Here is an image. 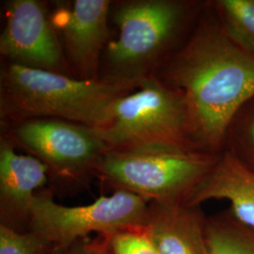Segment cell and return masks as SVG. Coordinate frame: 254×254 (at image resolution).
I'll use <instances>...</instances> for the list:
<instances>
[{
	"instance_id": "obj_11",
	"label": "cell",
	"mask_w": 254,
	"mask_h": 254,
	"mask_svg": "<svg viewBox=\"0 0 254 254\" xmlns=\"http://www.w3.org/2000/svg\"><path fill=\"white\" fill-rule=\"evenodd\" d=\"M49 170L33 155L18 154L7 137L0 144L1 224L17 230L27 224L37 192L45 187Z\"/></svg>"
},
{
	"instance_id": "obj_13",
	"label": "cell",
	"mask_w": 254,
	"mask_h": 254,
	"mask_svg": "<svg viewBox=\"0 0 254 254\" xmlns=\"http://www.w3.org/2000/svg\"><path fill=\"white\" fill-rule=\"evenodd\" d=\"M206 237L210 254H254V230L239 222L229 209L209 216Z\"/></svg>"
},
{
	"instance_id": "obj_7",
	"label": "cell",
	"mask_w": 254,
	"mask_h": 254,
	"mask_svg": "<svg viewBox=\"0 0 254 254\" xmlns=\"http://www.w3.org/2000/svg\"><path fill=\"white\" fill-rule=\"evenodd\" d=\"M10 137L61 180H79L93 174L98 159L108 150L94 127L59 119L17 122Z\"/></svg>"
},
{
	"instance_id": "obj_4",
	"label": "cell",
	"mask_w": 254,
	"mask_h": 254,
	"mask_svg": "<svg viewBox=\"0 0 254 254\" xmlns=\"http://www.w3.org/2000/svg\"><path fill=\"white\" fill-rule=\"evenodd\" d=\"M219 155L166 146L110 149L101 155L93 174L115 190L148 202H187Z\"/></svg>"
},
{
	"instance_id": "obj_15",
	"label": "cell",
	"mask_w": 254,
	"mask_h": 254,
	"mask_svg": "<svg viewBox=\"0 0 254 254\" xmlns=\"http://www.w3.org/2000/svg\"><path fill=\"white\" fill-rule=\"evenodd\" d=\"M223 152L254 171V96L233 115L228 124Z\"/></svg>"
},
{
	"instance_id": "obj_14",
	"label": "cell",
	"mask_w": 254,
	"mask_h": 254,
	"mask_svg": "<svg viewBox=\"0 0 254 254\" xmlns=\"http://www.w3.org/2000/svg\"><path fill=\"white\" fill-rule=\"evenodd\" d=\"M209 4L229 38L254 55V0H211Z\"/></svg>"
},
{
	"instance_id": "obj_16",
	"label": "cell",
	"mask_w": 254,
	"mask_h": 254,
	"mask_svg": "<svg viewBox=\"0 0 254 254\" xmlns=\"http://www.w3.org/2000/svg\"><path fill=\"white\" fill-rule=\"evenodd\" d=\"M49 244L36 234L0 224V254H44Z\"/></svg>"
},
{
	"instance_id": "obj_5",
	"label": "cell",
	"mask_w": 254,
	"mask_h": 254,
	"mask_svg": "<svg viewBox=\"0 0 254 254\" xmlns=\"http://www.w3.org/2000/svg\"><path fill=\"white\" fill-rule=\"evenodd\" d=\"M137 89L119 99L108 127H94L108 150L138 146L198 150L182 91L157 75L142 79Z\"/></svg>"
},
{
	"instance_id": "obj_8",
	"label": "cell",
	"mask_w": 254,
	"mask_h": 254,
	"mask_svg": "<svg viewBox=\"0 0 254 254\" xmlns=\"http://www.w3.org/2000/svg\"><path fill=\"white\" fill-rule=\"evenodd\" d=\"M5 63L72 75L46 5L37 0H10L0 37Z\"/></svg>"
},
{
	"instance_id": "obj_10",
	"label": "cell",
	"mask_w": 254,
	"mask_h": 254,
	"mask_svg": "<svg viewBox=\"0 0 254 254\" xmlns=\"http://www.w3.org/2000/svg\"><path fill=\"white\" fill-rule=\"evenodd\" d=\"M201 205L149 202L143 232L159 254H210Z\"/></svg>"
},
{
	"instance_id": "obj_18",
	"label": "cell",
	"mask_w": 254,
	"mask_h": 254,
	"mask_svg": "<svg viewBox=\"0 0 254 254\" xmlns=\"http://www.w3.org/2000/svg\"><path fill=\"white\" fill-rule=\"evenodd\" d=\"M112 236L96 235L66 245L49 246L44 254H112L110 249Z\"/></svg>"
},
{
	"instance_id": "obj_17",
	"label": "cell",
	"mask_w": 254,
	"mask_h": 254,
	"mask_svg": "<svg viewBox=\"0 0 254 254\" xmlns=\"http://www.w3.org/2000/svg\"><path fill=\"white\" fill-rule=\"evenodd\" d=\"M112 254H159L142 227L114 234L110 238Z\"/></svg>"
},
{
	"instance_id": "obj_2",
	"label": "cell",
	"mask_w": 254,
	"mask_h": 254,
	"mask_svg": "<svg viewBox=\"0 0 254 254\" xmlns=\"http://www.w3.org/2000/svg\"><path fill=\"white\" fill-rule=\"evenodd\" d=\"M207 1L132 0L121 2L112 19L118 38L105 49L100 78L137 87L156 75L190 36Z\"/></svg>"
},
{
	"instance_id": "obj_1",
	"label": "cell",
	"mask_w": 254,
	"mask_h": 254,
	"mask_svg": "<svg viewBox=\"0 0 254 254\" xmlns=\"http://www.w3.org/2000/svg\"><path fill=\"white\" fill-rule=\"evenodd\" d=\"M156 75L182 91L195 147L222 154L230 120L254 96V55L229 38L209 1L190 36Z\"/></svg>"
},
{
	"instance_id": "obj_3",
	"label": "cell",
	"mask_w": 254,
	"mask_h": 254,
	"mask_svg": "<svg viewBox=\"0 0 254 254\" xmlns=\"http://www.w3.org/2000/svg\"><path fill=\"white\" fill-rule=\"evenodd\" d=\"M1 118L14 123L59 119L102 128L109 126L119 99L137 87L105 78L73 75L4 63L0 77Z\"/></svg>"
},
{
	"instance_id": "obj_12",
	"label": "cell",
	"mask_w": 254,
	"mask_h": 254,
	"mask_svg": "<svg viewBox=\"0 0 254 254\" xmlns=\"http://www.w3.org/2000/svg\"><path fill=\"white\" fill-rule=\"evenodd\" d=\"M210 200H225L242 224L254 230V171L223 152L187 203L201 205Z\"/></svg>"
},
{
	"instance_id": "obj_6",
	"label": "cell",
	"mask_w": 254,
	"mask_h": 254,
	"mask_svg": "<svg viewBox=\"0 0 254 254\" xmlns=\"http://www.w3.org/2000/svg\"><path fill=\"white\" fill-rule=\"evenodd\" d=\"M149 202L126 190L100 196L87 205L65 206L48 190L36 193L27 220V231L49 245H66L92 235L112 236L145 224Z\"/></svg>"
},
{
	"instance_id": "obj_9",
	"label": "cell",
	"mask_w": 254,
	"mask_h": 254,
	"mask_svg": "<svg viewBox=\"0 0 254 254\" xmlns=\"http://www.w3.org/2000/svg\"><path fill=\"white\" fill-rule=\"evenodd\" d=\"M109 0H73L58 3L50 15L64 40V54L72 73L80 79L100 78L102 52L109 44Z\"/></svg>"
}]
</instances>
